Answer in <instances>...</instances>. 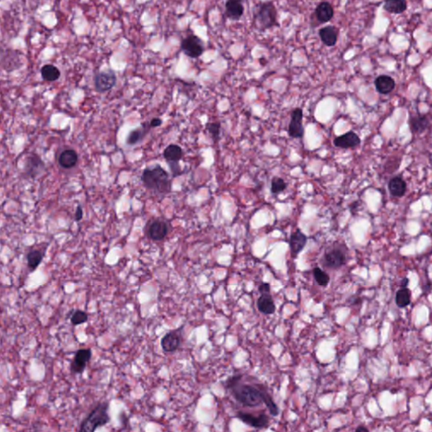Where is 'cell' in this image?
<instances>
[{
    "label": "cell",
    "instance_id": "cell-1",
    "mask_svg": "<svg viewBox=\"0 0 432 432\" xmlns=\"http://www.w3.org/2000/svg\"><path fill=\"white\" fill-rule=\"evenodd\" d=\"M232 392L235 399L245 407L254 408L264 403L270 415L277 416L279 414L278 407L271 396L259 386L239 384L232 388Z\"/></svg>",
    "mask_w": 432,
    "mask_h": 432
},
{
    "label": "cell",
    "instance_id": "cell-2",
    "mask_svg": "<svg viewBox=\"0 0 432 432\" xmlns=\"http://www.w3.org/2000/svg\"><path fill=\"white\" fill-rule=\"evenodd\" d=\"M141 180L149 190L160 194H167L171 190V181L169 174L160 165L144 169Z\"/></svg>",
    "mask_w": 432,
    "mask_h": 432
},
{
    "label": "cell",
    "instance_id": "cell-3",
    "mask_svg": "<svg viewBox=\"0 0 432 432\" xmlns=\"http://www.w3.org/2000/svg\"><path fill=\"white\" fill-rule=\"evenodd\" d=\"M253 24L260 32L278 26V12L272 1L260 3L257 6L253 15Z\"/></svg>",
    "mask_w": 432,
    "mask_h": 432
},
{
    "label": "cell",
    "instance_id": "cell-4",
    "mask_svg": "<svg viewBox=\"0 0 432 432\" xmlns=\"http://www.w3.org/2000/svg\"><path fill=\"white\" fill-rule=\"evenodd\" d=\"M108 410L109 403L108 402L99 403L82 421L80 431H95L98 427L110 422L111 418L108 414Z\"/></svg>",
    "mask_w": 432,
    "mask_h": 432
},
{
    "label": "cell",
    "instance_id": "cell-5",
    "mask_svg": "<svg viewBox=\"0 0 432 432\" xmlns=\"http://www.w3.org/2000/svg\"><path fill=\"white\" fill-rule=\"evenodd\" d=\"M347 248L344 245L334 244L328 247L320 260L325 269L337 270L344 266L347 262Z\"/></svg>",
    "mask_w": 432,
    "mask_h": 432
},
{
    "label": "cell",
    "instance_id": "cell-6",
    "mask_svg": "<svg viewBox=\"0 0 432 432\" xmlns=\"http://www.w3.org/2000/svg\"><path fill=\"white\" fill-rule=\"evenodd\" d=\"M94 83L95 91L97 92H107L112 90L117 83V75L112 69L100 71L95 73Z\"/></svg>",
    "mask_w": 432,
    "mask_h": 432
},
{
    "label": "cell",
    "instance_id": "cell-7",
    "mask_svg": "<svg viewBox=\"0 0 432 432\" xmlns=\"http://www.w3.org/2000/svg\"><path fill=\"white\" fill-rule=\"evenodd\" d=\"M182 50L184 54L192 59L200 57L205 51V45L202 40L195 35H190L183 40Z\"/></svg>",
    "mask_w": 432,
    "mask_h": 432
},
{
    "label": "cell",
    "instance_id": "cell-8",
    "mask_svg": "<svg viewBox=\"0 0 432 432\" xmlns=\"http://www.w3.org/2000/svg\"><path fill=\"white\" fill-rule=\"evenodd\" d=\"M305 135L303 126V110L300 108H294L291 114V121L288 126V135L292 139H302Z\"/></svg>",
    "mask_w": 432,
    "mask_h": 432
},
{
    "label": "cell",
    "instance_id": "cell-9",
    "mask_svg": "<svg viewBox=\"0 0 432 432\" xmlns=\"http://www.w3.org/2000/svg\"><path fill=\"white\" fill-rule=\"evenodd\" d=\"M169 233V224L165 220H153L146 228L147 237L153 241H162Z\"/></svg>",
    "mask_w": 432,
    "mask_h": 432
},
{
    "label": "cell",
    "instance_id": "cell-10",
    "mask_svg": "<svg viewBox=\"0 0 432 432\" xmlns=\"http://www.w3.org/2000/svg\"><path fill=\"white\" fill-rule=\"evenodd\" d=\"M237 417L242 422L256 429H264V428L269 427V416L264 413L259 415H255L250 413L240 411L237 412Z\"/></svg>",
    "mask_w": 432,
    "mask_h": 432
},
{
    "label": "cell",
    "instance_id": "cell-11",
    "mask_svg": "<svg viewBox=\"0 0 432 432\" xmlns=\"http://www.w3.org/2000/svg\"><path fill=\"white\" fill-rule=\"evenodd\" d=\"M182 328L172 330L164 335L161 339V348L166 353H173L179 349L182 343Z\"/></svg>",
    "mask_w": 432,
    "mask_h": 432
},
{
    "label": "cell",
    "instance_id": "cell-12",
    "mask_svg": "<svg viewBox=\"0 0 432 432\" xmlns=\"http://www.w3.org/2000/svg\"><path fill=\"white\" fill-rule=\"evenodd\" d=\"M92 352L91 349H78L74 354V358L71 362L70 371L74 374L83 373L87 364L91 361Z\"/></svg>",
    "mask_w": 432,
    "mask_h": 432
},
{
    "label": "cell",
    "instance_id": "cell-13",
    "mask_svg": "<svg viewBox=\"0 0 432 432\" xmlns=\"http://www.w3.org/2000/svg\"><path fill=\"white\" fill-rule=\"evenodd\" d=\"M308 241V236L305 233H303L301 230L299 228L291 233L289 239V246L291 250V257L293 259H296L298 255L305 248Z\"/></svg>",
    "mask_w": 432,
    "mask_h": 432
},
{
    "label": "cell",
    "instance_id": "cell-14",
    "mask_svg": "<svg viewBox=\"0 0 432 432\" xmlns=\"http://www.w3.org/2000/svg\"><path fill=\"white\" fill-rule=\"evenodd\" d=\"M334 144L335 147L341 149H352L359 146L361 144V139L355 133L349 131L344 135L336 137L334 139Z\"/></svg>",
    "mask_w": 432,
    "mask_h": 432
},
{
    "label": "cell",
    "instance_id": "cell-15",
    "mask_svg": "<svg viewBox=\"0 0 432 432\" xmlns=\"http://www.w3.org/2000/svg\"><path fill=\"white\" fill-rule=\"evenodd\" d=\"M44 170V162L37 155H32L27 158V164L24 166V172L29 177L35 179Z\"/></svg>",
    "mask_w": 432,
    "mask_h": 432
},
{
    "label": "cell",
    "instance_id": "cell-16",
    "mask_svg": "<svg viewBox=\"0 0 432 432\" xmlns=\"http://www.w3.org/2000/svg\"><path fill=\"white\" fill-rule=\"evenodd\" d=\"M244 0H227L225 3V16L232 20H238L244 13Z\"/></svg>",
    "mask_w": 432,
    "mask_h": 432
},
{
    "label": "cell",
    "instance_id": "cell-17",
    "mask_svg": "<svg viewBox=\"0 0 432 432\" xmlns=\"http://www.w3.org/2000/svg\"><path fill=\"white\" fill-rule=\"evenodd\" d=\"M334 15H335L334 8L330 3L323 1L320 3L316 8L315 17L320 24L328 22L332 20Z\"/></svg>",
    "mask_w": 432,
    "mask_h": 432
},
{
    "label": "cell",
    "instance_id": "cell-18",
    "mask_svg": "<svg viewBox=\"0 0 432 432\" xmlns=\"http://www.w3.org/2000/svg\"><path fill=\"white\" fill-rule=\"evenodd\" d=\"M257 307L264 315H271L275 313L276 307L270 293L261 294L257 300Z\"/></svg>",
    "mask_w": 432,
    "mask_h": 432
},
{
    "label": "cell",
    "instance_id": "cell-19",
    "mask_svg": "<svg viewBox=\"0 0 432 432\" xmlns=\"http://www.w3.org/2000/svg\"><path fill=\"white\" fill-rule=\"evenodd\" d=\"M318 34H319L320 39L326 46H334L337 43L339 33L336 27L333 26L322 27L319 30Z\"/></svg>",
    "mask_w": 432,
    "mask_h": 432
},
{
    "label": "cell",
    "instance_id": "cell-20",
    "mask_svg": "<svg viewBox=\"0 0 432 432\" xmlns=\"http://www.w3.org/2000/svg\"><path fill=\"white\" fill-rule=\"evenodd\" d=\"M376 91L382 95H388L395 88V81L388 75H380L375 81Z\"/></svg>",
    "mask_w": 432,
    "mask_h": 432
},
{
    "label": "cell",
    "instance_id": "cell-21",
    "mask_svg": "<svg viewBox=\"0 0 432 432\" xmlns=\"http://www.w3.org/2000/svg\"><path fill=\"white\" fill-rule=\"evenodd\" d=\"M163 156L169 165L179 164L183 157V150L177 144H171L164 150Z\"/></svg>",
    "mask_w": 432,
    "mask_h": 432
},
{
    "label": "cell",
    "instance_id": "cell-22",
    "mask_svg": "<svg viewBox=\"0 0 432 432\" xmlns=\"http://www.w3.org/2000/svg\"><path fill=\"white\" fill-rule=\"evenodd\" d=\"M78 162V154L74 149H64L59 157V166L65 169L73 168Z\"/></svg>",
    "mask_w": 432,
    "mask_h": 432
},
{
    "label": "cell",
    "instance_id": "cell-23",
    "mask_svg": "<svg viewBox=\"0 0 432 432\" xmlns=\"http://www.w3.org/2000/svg\"><path fill=\"white\" fill-rule=\"evenodd\" d=\"M410 126L413 133L421 134L430 126V121L425 115H415L410 118Z\"/></svg>",
    "mask_w": 432,
    "mask_h": 432
},
{
    "label": "cell",
    "instance_id": "cell-24",
    "mask_svg": "<svg viewBox=\"0 0 432 432\" xmlns=\"http://www.w3.org/2000/svg\"><path fill=\"white\" fill-rule=\"evenodd\" d=\"M388 189L393 197L401 198L405 194L407 186L400 176H394L388 183Z\"/></svg>",
    "mask_w": 432,
    "mask_h": 432
},
{
    "label": "cell",
    "instance_id": "cell-25",
    "mask_svg": "<svg viewBox=\"0 0 432 432\" xmlns=\"http://www.w3.org/2000/svg\"><path fill=\"white\" fill-rule=\"evenodd\" d=\"M44 256L45 251L40 249L32 250L27 253V265L30 271H35L37 269V267L39 266L43 260Z\"/></svg>",
    "mask_w": 432,
    "mask_h": 432
},
{
    "label": "cell",
    "instance_id": "cell-26",
    "mask_svg": "<svg viewBox=\"0 0 432 432\" xmlns=\"http://www.w3.org/2000/svg\"><path fill=\"white\" fill-rule=\"evenodd\" d=\"M395 301L398 308H404L410 305L411 302V292L407 286L402 285V287L397 291Z\"/></svg>",
    "mask_w": 432,
    "mask_h": 432
},
{
    "label": "cell",
    "instance_id": "cell-27",
    "mask_svg": "<svg viewBox=\"0 0 432 432\" xmlns=\"http://www.w3.org/2000/svg\"><path fill=\"white\" fill-rule=\"evenodd\" d=\"M384 10L392 14H401L407 9L406 0H385Z\"/></svg>",
    "mask_w": 432,
    "mask_h": 432
},
{
    "label": "cell",
    "instance_id": "cell-28",
    "mask_svg": "<svg viewBox=\"0 0 432 432\" xmlns=\"http://www.w3.org/2000/svg\"><path fill=\"white\" fill-rule=\"evenodd\" d=\"M41 74L44 81L53 82L59 80V77L61 75V73L59 71V68L56 66H54L53 64H46L42 67L41 69Z\"/></svg>",
    "mask_w": 432,
    "mask_h": 432
},
{
    "label": "cell",
    "instance_id": "cell-29",
    "mask_svg": "<svg viewBox=\"0 0 432 432\" xmlns=\"http://www.w3.org/2000/svg\"><path fill=\"white\" fill-rule=\"evenodd\" d=\"M287 188V183L279 176H273L270 184V192L273 195H278Z\"/></svg>",
    "mask_w": 432,
    "mask_h": 432
},
{
    "label": "cell",
    "instance_id": "cell-30",
    "mask_svg": "<svg viewBox=\"0 0 432 432\" xmlns=\"http://www.w3.org/2000/svg\"><path fill=\"white\" fill-rule=\"evenodd\" d=\"M313 276L315 278V281L320 286H327L330 282L329 274L322 270L319 267H316L313 269Z\"/></svg>",
    "mask_w": 432,
    "mask_h": 432
},
{
    "label": "cell",
    "instance_id": "cell-31",
    "mask_svg": "<svg viewBox=\"0 0 432 432\" xmlns=\"http://www.w3.org/2000/svg\"><path fill=\"white\" fill-rule=\"evenodd\" d=\"M145 130L142 128L134 130L130 133V135H128L127 139H126V144L128 145H135L141 141L144 135H145Z\"/></svg>",
    "mask_w": 432,
    "mask_h": 432
},
{
    "label": "cell",
    "instance_id": "cell-32",
    "mask_svg": "<svg viewBox=\"0 0 432 432\" xmlns=\"http://www.w3.org/2000/svg\"><path fill=\"white\" fill-rule=\"evenodd\" d=\"M220 128L221 126L220 122H208L205 126L208 135H210V139H212L214 143H216L220 139Z\"/></svg>",
    "mask_w": 432,
    "mask_h": 432
},
{
    "label": "cell",
    "instance_id": "cell-33",
    "mask_svg": "<svg viewBox=\"0 0 432 432\" xmlns=\"http://www.w3.org/2000/svg\"><path fill=\"white\" fill-rule=\"evenodd\" d=\"M88 321V314L81 310L73 311L70 316V322L73 326L83 324Z\"/></svg>",
    "mask_w": 432,
    "mask_h": 432
},
{
    "label": "cell",
    "instance_id": "cell-34",
    "mask_svg": "<svg viewBox=\"0 0 432 432\" xmlns=\"http://www.w3.org/2000/svg\"><path fill=\"white\" fill-rule=\"evenodd\" d=\"M242 377V375H241V374H237V375H233V376H231L225 381V388L232 390V388H234L235 387H237L240 384Z\"/></svg>",
    "mask_w": 432,
    "mask_h": 432
},
{
    "label": "cell",
    "instance_id": "cell-35",
    "mask_svg": "<svg viewBox=\"0 0 432 432\" xmlns=\"http://www.w3.org/2000/svg\"><path fill=\"white\" fill-rule=\"evenodd\" d=\"M260 294L270 293V285L269 283H263L259 286Z\"/></svg>",
    "mask_w": 432,
    "mask_h": 432
},
{
    "label": "cell",
    "instance_id": "cell-36",
    "mask_svg": "<svg viewBox=\"0 0 432 432\" xmlns=\"http://www.w3.org/2000/svg\"><path fill=\"white\" fill-rule=\"evenodd\" d=\"M82 218H83V209H82L81 205H79L77 209H76L74 219H75L76 221H80V220H82Z\"/></svg>",
    "mask_w": 432,
    "mask_h": 432
},
{
    "label": "cell",
    "instance_id": "cell-37",
    "mask_svg": "<svg viewBox=\"0 0 432 432\" xmlns=\"http://www.w3.org/2000/svg\"><path fill=\"white\" fill-rule=\"evenodd\" d=\"M161 123H162L161 119H160L158 117H156V118H153V119L151 120V122L149 123V126L151 128L160 127Z\"/></svg>",
    "mask_w": 432,
    "mask_h": 432
},
{
    "label": "cell",
    "instance_id": "cell-38",
    "mask_svg": "<svg viewBox=\"0 0 432 432\" xmlns=\"http://www.w3.org/2000/svg\"><path fill=\"white\" fill-rule=\"evenodd\" d=\"M357 431H367V429L365 427H362V426H360V427L357 428Z\"/></svg>",
    "mask_w": 432,
    "mask_h": 432
}]
</instances>
